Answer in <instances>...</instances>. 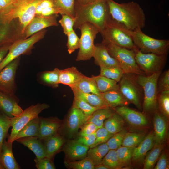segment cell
<instances>
[{
	"instance_id": "60",
	"label": "cell",
	"mask_w": 169,
	"mask_h": 169,
	"mask_svg": "<svg viewBox=\"0 0 169 169\" xmlns=\"http://www.w3.org/2000/svg\"><path fill=\"white\" fill-rule=\"evenodd\" d=\"M98 0H77L78 3L82 5H85L94 3Z\"/></svg>"
},
{
	"instance_id": "11",
	"label": "cell",
	"mask_w": 169,
	"mask_h": 169,
	"mask_svg": "<svg viewBox=\"0 0 169 169\" xmlns=\"http://www.w3.org/2000/svg\"><path fill=\"white\" fill-rule=\"evenodd\" d=\"M89 118L79 108L72 106L64 121H62L58 133L69 139L74 137L79 129L86 123Z\"/></svg>"
},
{
	"instance_id": "58",
	"label": "cell",
	"mask_w": 169,
	"mask_h": 169,
	"mask_svg": "<svg viewBox=\"0 0 169 169\" xmlns=\"http://www.w3.org/2000/svg\"><path fill=\"white\" fill-rule=\"evenodd\" d=\"M39 4L43 8L54 6L53 0H41Z\"/></svg>"
},
{
	"instance_id": "34",
	"label": "cell",
	"mask_w": 169,
	"mask_h": 169,
	"mask_svg": "<svg viewBox=\"0 0 169 169\" xmlns=\"http://www.w3.org/2000/svg\"><path fill=\"white\" fill-rule=\"evenodd\" d=\"M124 124V119L115 112L105 120L103 126L110 133L114 135L123 129Z\"/></svg>"
},
{
	"instance_id": "23",
	"label": "cell",
	"mask_w": 169,
	"mask_h": 169,
	"mask_svg": "<svg viewBox=\"0 0 169 169\" xmlns=\"http://www.w3.org/2000/svg\"><path fill=\"white\" fill-rule=\"evenodd\" d=\"M155 144L153 131H152L146 136L144 139L134 148L132 159L135 161L142 160L147 152Z\"/></svg>"
},
{
	"instance_id": "6",
	"label": "cell",
	"mask_w": 169,
	"mask_h": 169,
	"mask_svg": "<svg viewBox=\"0 0 169 169\" xmlns=\"http://www.w3.org/2000/svg\"><path fill=\"white\" fill-rule=\"evenodd\" d=\"M135 45L141 52L167 55L169 48V40L158 39L144 33L141 29L134 31L128 30Z\"/></svg>"
},
{
	"instance_id": "10",
	"label": "cell",
	"mask_w": 169,
	"mask_h": 169,
	"mask_svg": "<svg viewBox=\"0 0 169 169\" xmlns=\"http://www.w3.org/2000/svg\"><path fill=\"white\" fill-rule=\"evenodd\" d=\"M45 32V30H43L28 38L17 40L11 44L8 54L0 63V71L9 63L28 52L36 43L44 37Z\"/></svg>"
},
{
	"instance_id": "5",
	"label": "cell",
	"mask_w": 169,
	"mask_h": 169,
	"mask_svg": "<svg viewBox=\"0 0 169 169\" xmlns=\"http://www.w3.org/2000/svg\"><path fill=\"white\" fill-rule=\"evenodd\" d=\"M128 29L110 16L100 33L103 40L128 49L136 50L138 49L128 33Z\"/></svg>"
},
{
	"instance_id": "7",
	"label": "cell",
	"mask_w": 169,
	"mask_h": 169,
	"mask_svg": "<svg viewBox=\"0 0 169 169\" xmlns=\"http://www.w3.org/2000/svg\"><path fill=\"white\" fill-rule=\"evenodd\" d=\"M161 71L147 75H136V81L143 90L144 97L142 108L145 112L154 110L157 103V82Z\"/></svg>"
},
{
	"instance_id": "37",
	"label": "cell",
	"mask_w": 169,
	"mask_h": 169,
	"mask_svg": "<svg viewBox=\"0 0 169 169\" xmlns=\"http://www.w3.org/2000/svg\"><path fill=\"white\" fill-rule=\"evenodd\" d=\"M164 146L163 143L155 144L151 150L147 155L144 162L143 169L152 168L157 161Z\"/></svg>"
},
{
	"instance_id": "50",
	"label": "cell",
	"mask_w": 169,
	"mask_h": 169,
	"mask_svg": "<svg viewBox=\"0 0 169 169\" xmlns=\"http://www.w3.org/2000/svg\"><path fill=\"white\" fill-rule=\"evenodd\" d=\"M169 91V70L161 74L157 82L158 92Z\"/></svg>"
},
{
	"instance_id": "35",
	"label": "cell",
	"mask_w": 169,
	"mask_h": 169,
	"mask_svg": "<svg viewBox=\"0 0 169 169\" xmlns=\"http://www.w3.org/2000/svg\"><path fill=\"white\" fill-rule=\"evenodd\" d=\"M97 88L100 93L112 90H119L118 84L115 81L100 75H92Z\"/></svg>"
},
{
	"instance_id": "2",
	"label": "cell",
	"mask_w": 169,
	"mask_h": 169,
	"mask_svg": "<svg viewBox=\"0 0 169 169\" xmlns=\"http://www.w3.org/2000/svg\"><path fill=\"white\" fill-rule=\"evenodd\" d=\"M75 29L84 23L88 22L96 27L101 33L110 17L106 0H98L92 3L82 5L76 0L74 5Z\"/></svg>"
},
{
	"instance_id": "24",
	"label": "cell",
	"mask_w": 169,
	"mask_h": 169,
	"mask_svg": "<svg viewBox=\"0 0 169 169\" xmlns=\"http://www.w3.org/2000/svg\"><path fill=\"white\" fill-rule=\"evenodd\" d=\"M153 125L155 144L163 143L166 138L167 124L165 117L157 111L155 114Z\"/></svg>"
},
{
	"instance_id": "33",
	"label": "cell",
	"mask_w": 169,
	"mask_h": 169,
	"mask_svg": "<svg viewBox=\"0 0 169 169\" xmlns=\"http://www.w3.org/2000/svg\"><path fill=\"white\" fill-rule=\"evenodd\" d=\"M39 129L38 116L33 119L27 124L18 133L14 141L17 139L28 136L38 137Z\"/></svg>"
},
{
	"instance_id": "38",
	"label": "cell",
	"mask_w": 169,
	"mask_h": 169,
	"mask_svg": "<svg viewBox=\"0 0 169 169\" xmlns=\"http://www.w3.org/2000/svg\"><path fill=\"white\" fill-rule=\"evenodd\" d=\"M146 136V133L127 132L124 137L121 145L134 148L139 144Z\"/></svg>"
},
{
	"instance_id": "12",
	"label": "cell",
	"mask_w": 169,
	"mask_h": 169,
	"mask_svg": "<svg viewBox=\"0 0 169 169\" xmlns=\"http://www.w3.org/2000/svg\"><path fill=\"white\" fill-rule=\"evenodd\" d=\"M118 84L119 90L123 95L130 103L141 110V98L143 90L136 81L135 74H124Z\"/></svg>"
},
{
	"instance_id": "44",
	"label": "cell",
	"mask_w": 169,
	"mask_h": 169,
	"mask_svg": "<svg viewBox=\"0 0 169 169\" xmlns=\"http://www.w3.org/2000/svg\"><path fill=\"white\" fill-rule=\"evenodd\" d=\"M72 106L79 108L86 115L89 117L95 110L99 109L91 105L82 99L75 97H74Z\"/></svg>"
},
{
	"instance_id": "51",
	"label": "cell",
	"mask_w": 169,
	"mask_h": 169,
	"mask_svg": "<svg viewBox=\"0 0 169 169\" xmlns=\"http://www.w3.org/2000/svg\"><path fill=\"white\" fill-rule=\"evenodd\" d=\"M35 166L38 169H56L53 160L46 157L34 159Z\"/></svg>"
},
{
	"instance_id": "36",
	"label": "cell",
	"mask_w": 169,
	"mask_h": 169,
	"mask_svg": "<svg viewBox=\"0 0 169 169\" xmlns=\"http://www.w3.org/2000/svg\"><path fill=\"white\" fill-rule=\"evenodd\" d=\"M54 7L61 15L67 14L74 18L75 0H53Z\"/></svg>"
},
{
	"instance_id": "25",
	"label": "cell",
	"mask_w": 169,
	"mask_h": 169,
	"mask_svg": "<svg viewBox=\"0 0 169 169\" xmlns=\"http://www.w3.org/2000/svg\"><path fill=\"white\" fill-rule=\"evenodd\" d=\"M100 95L109 107L127 106L130 103L119 90H112L100 93Z\"/></svg>"
},
{
	"instance_id": "59",
	"label": "cell",
	"mask_w": 169,
	"mask_h": 169,
	"mask_svg": "<svg viewBox=\"0 0 169 169\" xmlns=\"http://www.w3.org/2000/svg\"><path fill=\"white\" fill-rule=\"evenodd\" d=\"M13 1V0H0V7L2 9V11L8 8Z\"/></svg>"
},
{
	"instance_id": "18",
	"label": "cell",
	"mask_w": 169,
	"mask_h": 169,
	"mask_svg": "<svg viewBox=\"0 0 169 169\" xmlns=\"http://www.w3.org/2000/svg\"><path fill=\"white\" fill-rule=\"evenodd\" d=\"M19 101L16 96H12L0 92V111L8 117L17 116L23 111Z\"/></svg>"
},
{
	"instance_id": "63",
	"label": "cell",
	"mask_w": 169,
	"mask_h": 169,
	"mask_svg": "<svg viewBox=\"0 0 169 169\" xmlns=\"http://www.w3.org/2000/svg\"><path fill=\"white\" fill-rule=\"evenodd\" d=\"M2 8H1L0 7V14L2 12Z\"/></svg>"
},
{
	"instance_id": "20",
	"label": "cell",
	"mask_w": 169,
	"mask_h": 169,
	"mask_svg": "<svg viewBox=\"0 0 169 169\" xmlns=\"http://www.w3.org/2000/svg\"><path fill=\"white\" fill-rule=\"evenodd\" d=\"M64 145L62 150L67 158L66 160L71 161L81 160L86 157L89 148L75 140L69 141Z\"/></svg>"
},
{
	"instance_id": "61",
	"label": "cell",
	"mask_w": 169,
	"mask_h": 169,
	"mask_svg": "<svg viewBox=\"0 0 169 169\" xmlns=\"http://www.w3.org/2000/svg\"><path fill=\"white\" fill-rule=\"evenodd\" d=\"M39 3L38 4L36 7L35 10V15H40L42 11L43 8L40 5Z\"/></svg>"
},
{
	"instance_id": "28",
	"label": "cell",
	"mask_w": 169,
	"mask_h": 169,
	"mask_svg": "<svg viewBox=\"0 0 169 169\" xmlns=\"http://www.w3.org/2000/svg\"><path fill=\"white\" fill-rule=\"evenodd\" d=\"M60 69L55 68L53 70L39 72L37 74V80L41 84L53 88L58 87Z\"/></svg>"
},
{
	"instance_id": "55",
	"label": "cell",
	"mask_w": 169,
	"mask_h": 169,
	"mask_svg": "<svg viewBox=\"0 0 169 169\" xmlns=\"http://www.w3.org/2000/svg\"><path fill=\"white\" fill-rule=\"evenodd\" d=\"M154 169H169L168 159L165 153H164L161 155Z\"/></svg>"
},
{
	"instance_id": "53",
	"label": "cell",
	"mask_w": 169,
	"mask_h": 169,
	"mask_svg": "<svg viewBox=\"0 0 169 169\" xmlns=\"http://www.w3.org/2000/svg\"><path fill=\"white\" fill-rule=\"evenodd\" d=\"M95 132L86 136H79L75 140L82 145L89 147L94 143L95 140Z\"/></svg>"
},
{
	"instance_id": "21",
	"label": "cell",
	"mask_w": 169,
	"mask_h": 169,
	"mask_svg": "<svg viewBox=\"0 0 169 169\" xmlns=\"http://www.w3.org/2000/svg\"><path fill=\"white\" fill-rule=\"evenodd\" d=\"M41 141L44 147L45 157L52 160L60 150L65 141L64 137L58 133Z\"/></svg>"
},
{
	"instance_id": "32",
	"label": "cell",
	"mask_w": 169,
	"mask_h": 169,
	"mask_svg": "<svg viewBox=\"0 0 169 169\" xmlns=\"http://www.w3.org/2000/svg\"><path fill=\"white\" fill-rule=\"evenodd\" d=\"M89 148L86 156L90 160L94 166L101 163L103 159L110 150L106 142Z\"/></svg>"
},
{
	"instance_id": "22",
	"label": "cell",
	"mask_w": 169,
	"mask_h": 169,
	"mask_svg": "<svg viewBox=\"0 0 169 169\" xmlns=\"http://www.w3.org/2000/svg\"><path fill=\"white\" fill-rule=\"evenodd\" d=\"M12 144L5 139L0 152V162L4 169H19L20 167L15 160L12 151Z\"/></svg>"
},
{
	"instance_id": "46",
	"label": "cell",
	"mask_w": 169,
	"mask_h": 169,
	"mask_svg": "<svg viewBox=\"0 0 169 169\" xmlns=\"http://www.w3.org/2000/svg\"><path fill=\"white\" fill-rule=\"evenodd\" d=\"M127 132L126 130L123 129L121 131L114 134L106 142L109 149L116 150L120 147Z\"/></svg>"
},
{
	"instance_id": "17",
	"label": "cell",
	"mask_w": 169,
	"mask_h": 169,
	"mask_svg": "<svg viewBox=\"0 0 169 169\" xmlns=\"http://www.w3.org/2000/svg\"><path fill=\"white\" fill-rule=\"evenodd\" d=\"M39 129L37 137L42 140L58 133L62 120L56 117H39Z\"/></svg>"
},
{
	"instance_id": "9",
	"label": "cell",
	"mask_w": 169,
	"mask_h": 169,
	"mask_svg": "<svg viewBox=\"0 0 169 169\" xmlns=\"http://www.w3.org/2000/svg\"><path fill=\"white\" fill-rule=\"evenodd\" d=\"M45 103H38L26 108L18 115L11 118V133L8 137L7 141L13 143L18 132L28 122L38 116L43 110L49 107Z\"/></svg>"
},
{
	"instance_id": "49",
	"label": "cell",
	"mask_w": 169,
	"mask_h": 169,
	"mask_svg": "<svg viewBox=\"0 0 169 169\" xmlns=\"http://www.w3.org/2000/svg\"><path fill=\"white\" fill-rule=\"evenodd\" d=\"M62 16V18L59 21V23L63 28L64 33L67 35L74 30L75 19L67 14H63Z\"/></svg>"
},
{
	"instance_id": "19",
	"label": "cell",
	"mask_w": 169,
	"mask_h": 169,
	"mask_svg": "<svg viewBox=\"0 0 169 169\" xmlns=\"http://www.w3.org/2000/svg\"><path fill=\"white\" fill-rule=\"evenodd\" d=\"M95 45V49L93 57L96 65L100 67L120 66L118 61L110 55L102 42Z\"/></svg>"
},
{
	"instance_id": "42",
	"label": "cell",
	"mask_w": 169,
	"mask_h": 169,
	"mask_svg": "<svg viewBox=\"0 0 169 169\" xmlns=\"http://www.w3.org/2000/svg\"><path fill=\"white\" fill-rule=\"evenodd\" d=\"M65 166L68 168L72 169H94V165L87 157L77 161H69L65 160Z\"/></svg>"
},
{
	"instance_id": "13",
	"label": "cell",
	"mask_w": 169,
	"mask_h": 169,
	"mask_svg": "<svg viewBox=\"0 0 169 169\" xmlns=\"http://www.w3.org/2000/svg\"><path fill=\"white\" fill-rule=\"evenodd\" d=\"M167 55L153 53H144L138 49L135 51V58L139 67L147 75L161 71Z\"/></svg>"
},
{
	"instance_id": "26",
	"label": "cell",
	"mask_w": 169,
	"mask_h": 169,
	"mask_svg": "<svg viewBox=\"0 0 169 169\" xmlns=\"http://www.w3.org/2000/svg\"><path fill=\"white\" fill-rule=\"evenodd\" d=\"M15 141L28 148L37 158L45 157L44 147L41 140L37 137L28 136L20 138Z\"/></svg>"
},
{
	"instance_id": "3",
	"label": "cell",
	"mask_w": 169,
	"mask_h": 169,
	"mask_svg": "<svg viewBox=\"0 0 169 169\" xmlns=\"http://www.w3.org/2000/svg\"><path fill=\"white\" fill-rule=\"evenodd\" d=\"M41 0H13L10 6L2 11L0 19L4 23L9 24L18 18L24 33L26 28L35 15V10Z\"/></svg>"
},
{
	"instance_id": "41",
	"label": "cell",
	"mask_w": 169,
	"mask_h": 169,
	"mask_svg": "<svg viewBox=\"0 0 169 169\" xmlns=\"http://www.w3.org/2000/svg\"><path fill=\"white\" fill-rule=\"evenodd\" d=\"M11 127V118L0 111V152L4 140L8 137V131Z\"/></svg>"
},
{
	"instance_id": "39",
	"label": "cell",
	"mask_w": 169,
	"mask_h": 169,
	"mask_svg": "<svg viewBox=\"0 0 169 169\" xmlns=\"http://www.w3.org/2000/svg\"><path fill=\"white\" fill-rule=\"evenodd\" d=\"M100 75L119 82L124 73L120 66L100 67Z\"/></svg>"
},
{
	"instance_id": "43",
	"label": "cell",
	"mask_w": 169,
	"mask_h": 169,
	"mask_svg": "<svg viewBox=\"0 0 169 169\" xmlns=\"http://www.w3.org/2000/svg\"><path fill=\"white\" fill-rule=\"evenodd\" d=\"M157 101L161 111L167 118L169 116V91L158 93Z\"/></svg>"
},
{
	"instance_id": "30",
	"label": "cell",
	"mask_w": 169,
	"mask_h": 169,
	"mask_svg": "<svg viewBox=\"0 0 169 169\" xmlns=\"http://www.w3.org/2000/svg\"><path fill=\"white\" fill-rule=\"evenodd\" d=\"M70 88L83 93H93L101 96L96 83L91 77H90L84 75L77 83Z\"/></svg>"
},
{
	"instance_id": "14",
	"label": "cell",
	"mask_w": 169,
	"mask_h": 169,
	"mask_svg": "<svg viewBox=\"0 0 169 169\" xmlns=\"http://www.w3.org/2000/svg\"><path fill=\"white\" fill-rule=\"evenodd\" d=\"M20 64L19 57L8 64L0 71V92L15 96L17 86L15 81L17 70Z\"/></svg>"
},
{
	"instance_id": "48",
	"label": "cell",
	"mask_w": 169,
	"mask_h": 169,
	"mask_svg": "<svg viewBox=\"0 0 169 169\" xmlns=\"http://www.w3.org/2000/svg\"><path fill=\"white\" fill-rule=\"evenodd\" d=\"M95 133V140L94 143L89 148H92L99 144L106 142L113 135L110 133L104 126L98 128Z\"/></svg>"
},
{
	"instance_id": "16",
	"label": "cell",
	"mask_w": 169,
	"mask_h": 169,
	"mask_svg": "<svg viewBox=\"0 0 169 169\" xmlns=\"http://www.w3.org/2000/svg\"><path fill=\"white\" fill-rule=\"evenodd\" d=\"M113 109L116 113L133 126L143 127L148 124L147 119L143 113L130 108L127 106H118Z\"/></svg>"
},
{
	"instance_id": "1",
	"label": "cell",
	"mask_w": 169,
	"mask_h": 169,
	"mask_svg": "<svg viewBox=\"0 0 169 169\" xmlns=\"http://www.w3.org/2000/svg\"><path fill=\"white\" fill-rule=\"evenodd\" d=\"M106 1L111 18L127 29L134 31L145 26V14L136 2L119 3L113 0Z\"/></svg>"
},
{
	"instance_id": "27",
	"label": "cell",
	"mask_w": 169,
	"mask_h": 169,
	"mask_svg": "<svg viewBox=\"0 0 169 169\" xmlns=\"http://www.w3.org/2000/svg\"><path fill=\"white\" fill-rule=\"evenodd\" d=\"M83 75L74 66L60 69L59 84L67 85L70 87L77 83Z\"/></svg>"
},
{
	"instance_id": "57",
	"label": "cell",
	"mask_w": 169,
	"mask_h": 169,
	"mask_svg": "<svg viewBox=\"0 0 169 169\" xmlns=\"http://www.w3.org/2000/svg\"><path fill=\"white\" fill-rule=\"evenodd\" d=\"M11 44L7 43L0 44V63L8 54Z\"/></svg>"
},
{
	"instance_id": "54",
	"label": "cell",
	"mask_w": 169,
	"mask_h": 169,
	"mask_svg": "<svg viewBox=\"0 0 169 169\" xmlns=\"http://www.w3.org/2000/svg\"><path fill=\"white\" fill-rule=\"evenodd\" d=\"M8 25L3 23L0 19V44L7 43Z\"/></svg>"
},
{
	"instance_id": "47",
	"label": "cell",
	"mask_w": 169,
	"mask_h": 169,
	"mask_svg": "<svg viewBox=\"0 0 169 169\" xmlns=\"http://www.w3.org/2000/svg\"><path fill=\"white\" fill-rule=\"evenodd\" d=\"M67 36L68 37L66 44L67 50L68 53L71 54L76 49H79L80 38L77 35L74 30L68 33Z\"/></svg>"
},
{
	"instance_id": "15",
	"label": "cell",
	"mask_w": 169,
	"mask_h": 169,
	"mask_svg": "<svg viewBox=\"0 0 169 169\" xmlns=\"http://www.w3.org/2000/svg\"><path fill=\"white\" fill-rule=\"evenodd\" d=\"M58 14L49 16L35 15L26 28L25 38L48 27L57 26V18Z\"/></svg>"
},
{
	"instance_id": "4",
	"label": "cell",
	"mask_w": 169,
	"mask_h": 169,
	"mask_svg": "<svg viewBox=\"0 0 169 169\" xmlns=\"http://www.w3.org/2000/svg\"><path fill=\"white\" fill-rule=\"evenodd\" d=\"M102 42L110 55L118 61L124 74L147 75L136 63L135 58L136 50L128 49L104 40Z\"/></svg>"
},
{
	"instance_id": "62",
	"label": "cell",
	"mask_w": 169,
	"mask_h": 169,
	"mask_svg": "<svg viewBox=\"0 0 169 169\" xmlns=\"http://www.w3.org/2000/svg\"><path fill=\"white\" fill-rule=\"evenodd\" d=\"M94 169H109V168L102 163L94 166Z\"/></svg>"
},
{
	"instance_id": "56",
	"label": "cell",
	"mask_w": 169,
	"mask_h": 169,
	"mask_svg": "<svg viewBox=\"0 0 169 169\" xmlns=\"http://www.w3.org/2000/svg\"><path fill=\"white\" fill-rule=\"evenodd\" d=\"M58 11L54 7L43 8L41 15L43 16H49L55 14H58Z\"/></svg>"
},
{
	"instance_id": "29",
	"label": "cell",
	"mask_w": 169,
	"mask_h": 169,
	"mask_svg": "<svg viewBox=\"0 0 169 169\" xmlns=\"http://www.w3.org/2000/svg\"><path fill=\"white\" fill-rule=\"evenodd\" d=\"M74 97L85 101L91 105L98 108L109 107L101 96L93 94L85 93L71 88Z\"/></svg>"
},
{
	"instance_id": "8",
	"label": "cell",
	"mask_w": 169,
	"mask_h": 169,
	"mask_svg": "<svg viewBox=\"0 0 169 169\" xmlns=\"http://www.w3.org/2000/svg\"><path fill=\"white\" fill-rule=\"evenodd\" d=\"M79 29L80 30L81 35L76 60H89L93 57L95 49L94 41L100 31L94 25L88 22L83 24Z\"/></svg>"
},
{
	"instance_id": "52",
	"label": "cell",
	"mask_w": 169,
	"mask_h": 169,
	"mask_svg": "<svg viewBox=\"0 0 169 169\" xmlns=\"http://www.w3.org/2000/svg\"><path fill=\"white\" fill-rule=\"evenodd\" d=\"M99 128L94 124L87 122L81 127L79 136H85L95 133Z\"/></svg>"
},
{
	"instance_id": "45",
	"label": "cell",
	"mask_w": 169,
	"mask_h": 169,
	"mask_svg": "<svg viewBox=\"0 0 169 169\" xmlns=\"http://www.w3.org/2000/svg\"><path fill=\"white\" fill-rule=\"evenodd\" d=\"M134 148L121 146L116 150L119 161L122 166L127 164L132 158Z\"/></svg>"
},
{
	"instance_id": "31",
	"label": "cell",
	"mask_w": 169,
	"mask_h": 169,
	"mask_svg": "<svg viewBox=\"0 0 169 169\" xmlns=\"http://www.w3.org/2000/svg\"><path fill=\"white\" fill-rule=\"evenodd\" d=\"M115 113L110 107L98 109L89 117L87 122L93 123L99 128H101L104 126L105 120Z\"/></svg>"
},
{
	"instance_id": "40",
	"label": "cell",
	"mask_w": 169,
	"mask_h": 169,
	"mask_svg": "<svg viewBox=\"0 0 169 169\" xmlns=\"http://www.w3.org/2000/svg\"><path fill=\"white\" fill-rule=\"evenodd\" d=\"M101 163L109 169H117L122 166L115 150L110 149L103 159Z\"/></svg>"
}]
</instances>
